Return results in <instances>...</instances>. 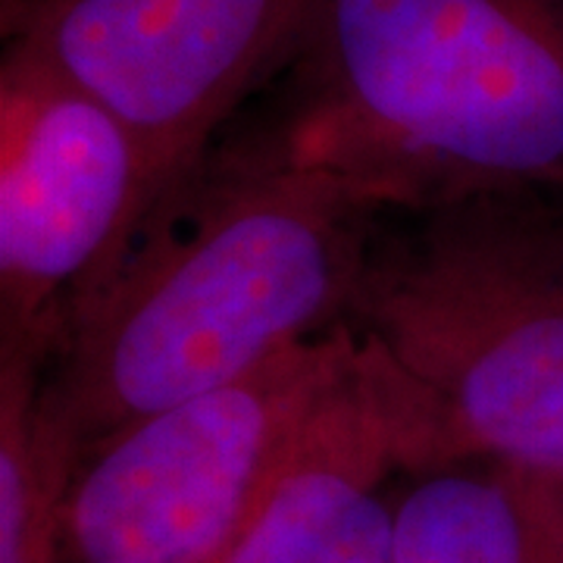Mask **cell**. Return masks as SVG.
I'll return each instance as SVG.
<instances>
[{
	"mask_svg": "<svg viewBox=\"0 0 563 563\" xmlns=\"http://www.w3.org/2000/svg\"><path fill=\"white\" fill-rule=\"evenodd\" d=\"M391 563H563V479L501 461L413 473Z\"/></svg>",
	"mask_w": 563,
	"mask_h": 563,
	"instance_id": "obj_8",
	"label": "cell"
},
{
	"mask_svg": "<svg viewBox=\"0 0 563 563\" xmlns=\"http://www.w3.org/2000/svg\"><path fill=\"white\" fill-rule=\"evenodd\" d=\"M0 339L51 357L161 195L132 132L16 47L0 69Z\"/></svg>",
	"mask_w": 563,
	"mask_h": 563,
	"instance_id": "obj_5",
	"label": "cell"
},
{
	"mask_svg": "<svg viewBox=\"0 0 563 563\" xmlns=\"http://www.w3.org/2000/svg\"><path fill=\"white\" fill-rule=\"evenodd\" d=\"M385 210L263 139L207 157L44 366L38 410L73 463L344 325Z\"/></svg>",
	"mask_w": 563,
	"mask_h": 563,
	"instance_id": "obj_1",
	"label": "cell"
},
{
	"mask_svg": "<svg viewBox=\"0 0 563 563\" xmlns=\"http://www.w3.org/2000/svg\"><path fill=\"white\" fill-rule=\"evenodd\" d=\"M269 141L385 207L563 191V0H317Z\"/></svg>",
	"mask_w": 563,
	"mask_h": 563,
	"instance_id": "obj_2",
	"label": "cell"
},
{
	"mask_svg": "<svg viewBox=\"0 0 563 563\" xmlns=\"http://www.w3.org/2000/svg\"><path fill=\"white\" fill-rule=\"evenodd\" d=\"M347 325L407 473L501 461L563 479V191L385 210Z\"/></svg>",
	"mask_w": 563,
	"mask_h": 563,
	"instance_id": "obj_3",
	"label": "cell"
},
{
	"mask_svg": "<svg viewBox=\"0 0 563 563\" xmlns=\"http://www.w3.org/2000/svg\"><path fill=\"white\" fill-rule=\"evenodd\" d=\"M395 470L407 473L401 429L357 344L276 488L217 563H391Z\"/></svg>",
	"mask_w": 563,
	"mask_h": 563,
	"instance_id": "obj_7",
	"label": "cell"
},
{
	"mask_svg": "<svg viewBox=\"0 0 563 563\" xmlns=\"http://www.w3.org/2000/svg\"><path fill=\"white\" fill-rule=\"evenodd\" d=\"M3 3H16V0H3Z\"/></svg>",
	"mask_w": 563,
	"mask_h": 563,
	"instance_id": "obj_10",
	"label": "cell"
},
{
	"mask_svg": "<svg viewBox=\"0 0 563 563\" xmlns=\"http://www.w3.org/2000/svg\"><path fill=\"white\" fill-rule=\"evenodd\" d=\"M317 0H16L3 38L132 132L161 203L266 73L295 60Z\"/></svg>",
	"mask_w": 563,
	"mask_h": 563,
	"instance_id": "obj_6",
	"label": "cell"
},
{
	"mask_svg": "<svg viewBox=\"0 0 563 563\" xmlns=\"http://www.w3.org/2000/svg\"><path fill=\"white\" fill-rule=\"evenodd\" d=\"M357 354L344 322L239 383L166 407L73 463L54 563H217L276 488Z\"/></svg>",
	"mask_w": 563,
	"mask_h": 563,
	"instance_id": "obj_4",
	"label": "cell"
},
{
	"mask_svg": "<svg viewBox=\"0 0 563 563\" xmlns=\"http://www.w3.org/2000/svg\"><path fill=\"white\" fill-rule=\"evenodd\" d=\"M47 361L38 344L0 339V563H54L73 451L38 410Z\"/></svg>",
	"mask_w": 563,
	"mask_h": 563,
	"instance_id": "obj_9",
	"label": "cell"
}]
</instances>
